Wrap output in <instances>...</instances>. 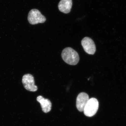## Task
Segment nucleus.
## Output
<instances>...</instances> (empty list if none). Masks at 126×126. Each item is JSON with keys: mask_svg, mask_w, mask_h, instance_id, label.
<instances>
[{"mask_svg": "<svg viewBox=\"0 0 126 126\" xmlns=\"http://www.w3.org/2000/svg\"><path fill=\"white\" fill-rule=\"evenodd\" d=\"M61 56L65 63L71 65H76L79 60L78 52L70 47H67L63 50Z\"/></svg>", "mask_w": 126, "mask_h": 126, "instance_id": "obj_1", "label": "nucleus"}, {"mask_svg": "<svg viewBox=\"0 0 126 126\" xmlns=\"http://www.w3.org/2000/svg\"><path fill=\"white\" fill-rule=\"evenodd\" d=\"M99 103L98 101L94 98L89 99L84 109V115L89 117L94 116L98 110Z\"/></svg>", "mask_w": 126, "mask_h": 126, "instance_id": "obj_2", "label": "nucleus"}, {"mask_svg": "<svg viewBox=\"0 0 126 126\" xmlns=\"http://www.w3.org/2000/svg\"><path fill=\"white\" fill-rule=\"evenodd\" d=\"M28 20L31 24L35 25L45 23L46 21V18L38 10L33 9L29 12Z\"/></svg>", "mask_w": 126, "mask_h": 126, "instance_id": "obj_3", "label": "nucleus"}, {"mask_svg": "<svg viewBox=\"0 0 126 126\" xmlns=\"http://www.w3.org/2000/svg\"><path fill=\"white\" fill-rule=\"evenodd\" d=\"M22 83L25 88L28 91L35 92L38 90V87L35 85L34 77L31 74H28L24 75Z\"/></svg>", "mask_w": 126, "mask_h": 126, "instance_id": "obj_4", "label": "nucleus"}, {"mask_svg": "<svg viewBox=\"0 0 126 126\" xmlns=\"http://www.w3.org/2000/svg\"><path fill=\"white\" fill-rule=\"evenodd\" d=\"M81 45L85 52L88 54L93 55L96 52V46L94 41L89 37L84 38L81 41Z\"/></svg>", "mask_w": 126, "mask_h": 126, "instance_id": "obj_5", "label": "nucleus"}, {"mask_svg": "<svg viewBox=\"0 0 126 126\" xmlns=\"http://www.w3.org/2000/svg\"><path fill=\"white\" fill-rule=\"evenodd\" d=\"M89 99V95L86 93L82 92L79 94L77 97L76 106L79 111H83L84 107Z\"/></svg>", "mask_w": 126, "mask_h": 126, "instance_id": "obj_6", "label": "nucleus"}, {"mask_svg": "<svg viewBox=\"0 0 126 126\" xmlns=\"http://www.w3.org/2000/svg\"><path fill=\"white\" fill-rule=\"evenodd\" d=\"M37 101L40 104L42 110L44 112L47 113L49 112L51 110L52 103L48 99H46L41 96L37 97Z\"/></svg>", "mask_w": 126, "mask_h": 126, "instance_id": "obj_7", "label": "nucleus"}, {"mask_svg": "<svg viewBox=\"0 0 126 126\" xmlns=\"http://www.w3.org/2000/svg\"><path fill=\"white\" fill-rule=\"evenodd\" d=\"M72 6V0H61L59 3L58 8L61 12L67 14L70 12Z\"/></svg>", "mask_w": 126, "mask_h": 126, "instance_id": "obj_8", "label": "nucleus"}]
</instances>
